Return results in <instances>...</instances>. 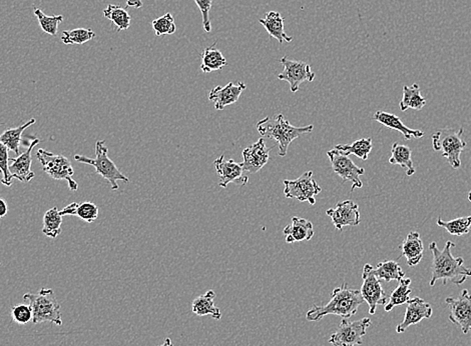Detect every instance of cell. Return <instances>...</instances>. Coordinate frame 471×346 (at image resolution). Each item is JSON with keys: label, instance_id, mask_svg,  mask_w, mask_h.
Segmentation results:
<instances>
[{"label": "cell", "instance_id": "obj_32", "mask_svg": "<svg viewBox=\"0 0 471 346\" xmlns=\"http://www.w3.org/2000/svg\"><path fill=\"white\" fill-rule=\"evenodd\" d=\"M334 148L344 156H349L350 154H354L358 158L367 161L373 148L372 139L369 137V139H358L350 144H337Z\"/></svg>", "mask_w": 471, "mask_h": 346}, {"label": "cell", "instance_id": "obj_12", "mask_svg": "<svg viewBox=\"0 0 471 346\" xmlns=\"http://www.w3.org/2000/svg\"><path fill=\"white\" fill-rule=\"evenodd\" d=\"M284 66V70L278 75L280 80H284L290 85V92L296 93L303 82H312L315 80V73L311 66L304 61L289 60L284 56L280 60Z\"/></svg>", "mask_w": 471, "mask_h": 346}, {"label": "cell", "instance_id": "obj_36", "mask_svg": "<svg viewBox=\"0 0 471 346\" xmlns=\"http://www.w3.org/2000/svg\"><path fill=\"white\" fill-rule=\"evenodd\" d=\"M95 38V33L90 28H75L73 31H65L61 33L60 39L65 45L68 44H83L88 43Z\"/></svg>", "mask_w": 471, "mask_h": 346}, {"label": "cell", "instance_id": "obj_38", "mask_svg": "<svg viewBox=\"0 0 471 346\" xmlns=\"http://www.w3.org/2000/svg\"><path fill=\"white\" fill-rule=\"evenodd\" d=\"M152 24H153L154 33L158 38L163 36H171L176 31L175 19L171 13H166L164 16L154 19Z\"/></svg>", "mask_w": 471, "mask_h": 346}, {"label": "cell", "instance_id": "obj_9", "mask_svg": "<svg viewBox=\"0 0 471 346\" xmlns=\"http://www.w3.org/2000/svg\"><path fill=\"white\" fill-rule=\"evenodd\" d=\"M283 184L286 198H292L301 202L308 201L310 205H315L316 196L322 191L317 181L313 178V171H306L300 178L294 180H284Z\"/></svg>", "mask_w": 471, "mask_h": 346}, {"label": "cell", "instance_id": "obj_29", "mask_svg": "<svg viewBox=\"0 0 471 346\" xmlns=\"http://www.w3.org/2000/svg\"><path fill=\"white\" fill-rule=\"evenodd\" d=\"M425 105L426 99L422 97L420 87L417 83H414L411 87L404 85L403 97L399 103L401 112L408 109L421 110Z\"/></svg>", "mask_w": 471, "mask_h": 346}, {"label": "cell", "instance_id": "obj_2", "mask_svg": "<svg viewBox=\"0 0 471 346\" xmlns=\"http://www.w3.org/2000/svg\"><path fill=\"white\" fill-rule=\"evenodd\" d=\"M364 303L361 292L357 289L348 287L347 283H343L336 287L331 293L330 301L325 306H314L306 313L308 321H319L326 315L340 316L342 318H350L357 313L358 308Z\"/></svg>", "mask_w": 471, "mask_h": 346}, {"label": "cell", "instance_id": "obj_15", "mask_svg": "<svg viewBox=\"0 0 471 346\" xmlns=\"http://www.w3.org/2000/svg\"><path fill=\"white\" fill-rule=\"evenodd\" d=\"M326 215L331 218L333 225L339 232L345 227H357L360 223L359 205L352 200L338 202L334 208L326 211Z\"/></svg>", "mask_w": 471, "mask_h": 346}, {"label": "cell", "instance_id": "obj_45", "mask_svg": "<svg viewBox=\"0 0 471 346\" xmlns=\"http://www.w3.org/2000/svg\"><path fill=\"white\" fill-rule=\"evenodd\" d=\"M467 198H468V200H470V202H471V190L470 191V193H468Z\"/></svg>", "mask_w": 471, "mask_h": 346}, {"label": "cell", "instance_id": "obj_16", "mask_svg": "<svg viewBox=\"0 0 471 346\" xmlns=\"http://www.w3.org/2000/svg\"><path fill=\"white\" fill-rule=\"evenodd\" d=\"M270 149L266 146L264 139H260L252 146L246 147L242 152L243 169L246 173H257L268 163Z\"/></svg>", "mask_w": 471, "mask_h": 346}, {"label": "cell", "instance_id": "obj_3", "mask_svg": "<svg viewBox=\"0 0 471 346\" xmlns=\"http://www.w3.org/2000/svg\"><path fill=\"white\" fill-rule=\"evenodd\" d=\"M313 129L312 124L304 127L293 126L282 114L266 117L257 124V130L260 136L273 139L278 144L279 156L281 157L286 156L292 141L303 134H310Z\"/></svg>", "mask_w": 471, "mask_h": 346}, {"label": "cell", "instance_id": "obj_8", "mask_svg": "<svg viewBox=\"0 0 471 346\" xmlns=\"http://www.w3.org/2000/svg\"><path fill=\"white\" fill-rule=\"evenodd\" d=\"M371 325V319L367 318L356 321L343 318L337 330L331 335L329 343L334 346L362 345L363 337L366 335L367 328Z\"/></svg>", "mask_w": 471, "mask_h": 346}, {"label": "cell", "instance_id": "obj_37", "mask_svg": "<svg viewBox=\"0 0 471 346\" xmlns=\"http://www.w3.org/2000/svg\"><path fill=\"white\" fill-rule=\"evenodd\" d=\"M34 16L38 18L39 26L43 29V33L56 36L58 26L63 21V16H48L39 9L34 11Z\"/></svg>", "mask_w": 471, "mask_h": 346}, {"label": "cell", "instance_id": "obj_43", "mask_svg": "<svg viewBox=\"0 0 471 346\" xmlns=\"http://www.w3.org/2000/svg\"><path fill=\"white\" fill-rule=\"evenodd\" d=\"M143 6L142 0H127V7H134V9H141Z\"/></svg>", "mask_w": 471, "mask_h": 346}, {"label": "cell", "instance_id": "obj_13", "mask_svg": "<svg viewBox=\"0 0 471 346\" xmlns=\"http://www.w3.org/2000/svg\"><path fill=\"white\" fill-rule=\"evenodd\" d=\"M450 306V320L453 325L460 326L463 335L471 333V294L467 289H463L458 298L450 296L445 299Z\"/></svg>", "mask_w": 471, "mask_h": 346}, {"label": "cell", "instance_id": "obj_4", "mask_svg": "<svg viewBox=\"0 0 471 346\" xmlns=\"http://www.w3.org/2000/svg\"><path fill=\"white\" fill-rule=\"evenodd\" d=\"M33 310L34 325L43 323H51L53 325H63V313L55 291L51 288H41L38 293H28L23 296Z\"/></svg>", "mask_w": 471, "mask_h": 346}, {"label": "cell", "instance_id": "obj_14", "mask_svg": "<svg viewBox=\"0 0 471 346\" xmlns=\"http://www.w3.org/2000/svg\"><path fill=\"white\" fill-rule=\"evenodd\" d=\"M216 171L219 178L220 188H226L230 183L246 185L249 178L245 175L242 163H236L234 159H226L224 154L214 161Z\"/></svg>", "mask_w": 471, "mask_h": 346}, {"label": "cell", "instance_id": "obj_1", "mask_svg": "<svg viewBox=\"0 0 471 346\" xmlns=\"http://www.w3.org/2000/svg\"><path fill=\"white\" fill-rule=\"evenodd\" d=\"M455 247V244L448 240L444 245V249H438L436 242L429 244V250L433 254V265H431V279L429 286H435L436 282L443 281V286L448 282L461 286L465 283L468 277H471V269L465 265L462 257H453L451 249Z\"/></svg>", "mask_w": 471, "mask_h": 346}, {"label": "cell", "instance_id": "obj_34", "mask_svg": "<svg viewBox=\"0 0 471 346\" xmlns=\"http://www.w3.org/2000/svg\"><path fill=\"white\" fill-rule=\"evenodd\" d=\"M63 215L58 207L51 208L43 217V233L50 238H56L61 232Z\"/></svg>", "mask_w": 471, "mask_h": 346}, {"label": "cell", "instance_id": "obj_19", "mask_svg": "<svg viewBox=\"0 0 471 346\" xmlns=\"http://www.w3.org/2000/svg\"><path fill=\"white\" fill-rule=\"evenodd\" d=\"M41 142L38 139H33V141L29 144L28 151L23 153L19 154L16 158H11V166H9V173L12 178L18 179L21 183H29L34 178L33 171H31V163H33V152L34 146H38Z\"/></svg>", "mask_w": 471, "mask_h": 346}, {"label": "cell", "instance_id": "obj_11", "mask_svg": "<svg viewBox=\"0 0 471 346\" xmlns=\"http://www.w3.org/2000/svg\"><path fill=\"white\" fill-rule=\"evenodd\" d=\"M371 264H367L363 267V283L360 289L363 299L369 306V313L371 315L376 313L379 306H385L388 301V296L382 287L381 282L373 274Z\"/></svg>", "mask_w": 471, "mask_h": 346}, {"label": "cell", "instance_id": "obj_18", "mask_svg": "<svg viewBox=\"0 0 471 346\" xmlns=\"http://www.w3.org/2000/svg\"><path fill=\"white\" fill-rule=\"evenodd\" d=\"M433 315V306L424 299L414 298L407 303L406 315L403 321L397 325L396 333H403L411 325H416L423 319H428Z\"/></svg>", "mask_w": 471, "mask_h": 346}, {"label": "cell", "instance_id": "obj_25", "mask_svg": "<svg viewBox=\"0 0 471 346\" xmlns=\"http://www.w3.org/2000/svg\"><path fill=\"white\" fill-rule=\"evenodd\" d=\"M60 212L63 217L75 215V217H80L85 222L92 223L99 217L100 210L99 206L95 203L85 201L82 203H70V205L65 206L63 210H60Z\"/></svg>", "mask_w": 471, "mask_h": 346}, {"label": "cell", "instance_id": "obj_42", "mask_svg": "<svg viewBox=\"0 0 471 346\" xmlns=\"http://www.w3.org/2000/svg\"><path fill=\"white\" fill-rule=\"evenodd\" d=\"M9 213V205L6 201L0 198V220H2Z\"/></svg>", "mask_w": 471, "mask_h": 346}, {"label": "cell", "instance_id": "obj_30", "mask_svg": "<svg viewBox=\"0 0 471 346\" xmlns=\"http://www.w3.org/2000/svg\"><path fill=\"white\" fill-rule=\"evenodd\" d=\"M34 124H36V119H29L28 122L21 125V126L6 129V131L0 134V142L4 144L9 151H14L16 156H18L21 154L22 134H23L24 130Z\"/></svg>", "mask_w": 471, "mask_h": 346}, {"label": "cell", "instance_id": "obj_44", "mask_svg": "<svg viewBox=\"0 0 471 346\" xmlns=\"http://www.w3.org/2000/svg\"><path fill=\"white\" fill-rule=\"evenodd\" d=\"M159 346H174L173 342H171V340L170 338H166V340H164V342L163 345H159Z\"/></svg>", "mask_w": 471, "mask_h": 346}, {"label": "cell", "instance_id": "obj_27", "mask_svg": "<svg viewBox=\"0 0 471 346\" xmlns=\"http://www.w3.org/2000/svg\"><path fill=\"white\" fill-rule=\"evenodd\" d=\"M372 272L380 281H400L406 277V272L403 271L398 262L394 261V260H384V261L379 262L375 269L373 267Z\"/></svg>", "mask_w": 471, "mask_h": 346}, {"label": "cell", "instance_id": "obj_26", "mask_svg": "<svg viewBox=\"0 0 471 346\" xmlns=\"http://www.w3.org/2000/svg\"><path fill=\"white\" fill-rule=\"evenodd\" d=\"M412 151L408 146L394 142L391 147V156L389 157V163L398 166L406 171L407 176L414 175L416 168L412 161Z\"/></svg>", "mask_w": 471, "mask_h": 346}, {"label": "cell", "instance_id": "obj_5", "mask_svg": "<svg viewBox=\"0 0 471 346\" xmlns=\"http://www.w3.org/2000/svg\"><path fill=\"white\" fill-rule=\"evenodd\" d=\"M463 131V127H446L438 130L433 136L434 151L441 152V156L448 159L453 169L460 168L461 153L466 147V142L462 139Z\"/></svg>", "mask_w": 471, "mask_h": 346}, {"label": "cell", "instance_id": "obj_10", "mask_svg": "<svg viewBox=\"0 0 471 346\" xmlns=\"http://www.w3.org/2000/svg\"><path fill=\"white\" fill-rule=\"evenodd\" d=\"M327 156L334 173L342 179L343 183L350 181L352 183L351 191L362 188L363 183L360 176L364 175V168L357 166L349 157L344 156L335 148L327 151Z\"/></svg>", "mask_w": 471, "mask_h": 346}, {"label": "cell", "instance_id": "obj_6", "mask_svg": "<svg viewBox=\"0 0 471 346\" xmlns=\"http://www.w3.org/2000/svg\"><path fill=\"white\" fill-rule=\"evenodd\" d=\"M75 161L78 163L88 164L95 168V173L102 176L110 183V188L112 190H119L117 181H124L125 183H129V178L121 173L117 168L114 161H110L109 157V148L105 146V141H97L95 142V158H90L88 156L75 154Z\"/></svg>", "mask_w": 471, "mask_h": 346}, {"label": "cell", "instance_id": "obj_41", "mask_svg": "<svg viewBox=\"0 0 471 346\" xmlns=\"http://www.w3.org/2000/svg\"><path fill=\"white\" fill-rule=\"evenodd\" d=\"M199 9L203 17V28L206 33H210L212 31V26L210 21V11L212 7L213 0H195Z\"/></svg>", "mask_w": 471, "mask_h": 346}, {"label": "cell", "instance_id": "obj_35", "mask_svg": "<svg viewBox=\"0 0 471 346\" xmlns=\"http://www.w3.org/2000/svg\"><path fill=\"white\" fill-rule=\"evenodd\" d=\"M438 227L444 228L450 234L455 237H462L468 234L471 232V215L470 217H463L455 218L450 222H443L440 217L438 220Z\"/></svg>", "mask_w": 471, "mask_h": 346}, {"label": "cell", "instance_id": "obj_33", "mask_svg": "<svg viewBox=\"0 0 471 346\" xmlns=\"http://www.w3.org/2000/svg\"><path fill=\"white\" fill-rule=\"evenodd\" d=\"M105 18L112 21L117 31H127L131 26L132 17L126 9L110 4L104 11Z\"/></svg>", "mask_w": 471, "mask_h": 346}, {"label": "cell", "instance_id": "obj_22", "mask_svg": "<svg viewBox=\"0 0 471 346\" xmlns=\"http://www.w3.org/2000/svg\"><path fill=\"white\" fill-rule=\"evenodd\" d=\"M402 256L406 257L408 266H416L423 257L424 247L420 233L411 232L408 233L404 242L400 245Z\"/></svg>", "mask_w": 471, "mask_h": 346}, {"label": "cell", "instance_id": "obj_31", "mask_svg": "<svg viewBox=\"0 0 471 346\" xmlns=\"http://www.w3.org/2000/svg\"><path fill=\"white\" fill-rule=\"evenodd\" d=\"M411 279H402L399 281V286L392 291L391 296L388 298V301L385 304V311L389 313L395 306H403V304L408 303L411 301Z\"/></svg>", "mask_w": 471, "mask_h": 346}, {"label": "cell", "instance_id": "obj_21", "mask_svg": "<svg viewBox=\"0 0 471 346\" xmlns=\"http://www.w3.org/2000/svg\"><path fill=\"white\" fill-rule=\"evenodd\" d=\"M373 119L375 121L379 122L380 124L387 127V129L396 130L400 132L406 141H411L412 139H419L424 136V132L418 129H411L407 127L401 119L395 114H389V112H375L373 115Z\"/></svg>", "mask_w": 471, "mask_h": 346}, {"label": "cell", "instance_id": "obj_28", "mask_svg": "<svg viewBox=\"0 0 471 346\" xmlns=\"http://www.w3.org/2000/svg\"><path fill=\"white\" fill-rule=\"evenodd\" d=\"M227 65L228 63L224 55L217 48V43H213L203 51L202 65H201V70L203 72L208 73L221 70Z\"/></svg>", "mask_w": 471, "mask_h": 346}, {"label": "cell", "instance_id": "obj_7", "mask_svg": "<svg viewBox=\"0 0 471 346\" xmlns=\"http://www.w3.org/2000/svg\"><path fill=\"white\" fill-rule=\"evenodd\" d=\"M36 157L43 166L44 173L48 174L51 178L55 180H66L70 190H78V184L73 178L75 171L72 163L65 156L41 148L36 152Z\"/></svg>", "mask_w": 471, "mask_h": 346}, {"label": "cell", "instance_id": "obj_17", "mask_svg": "<svg viewBox=\"0 0 471 346\" xmlns=\"http://www.w3.org/2000/svg\"><path fill=\"white\" fill-rule=\"evenodd\" d=\"M246 85L244 82H229L225 87H216L208 93V100L214 103L216 110H223L239 100Z\"/></svg>", "mask_w": 471, "mask_h": 346}, {"label": "cell", "instance_id": "obj_39", "mask_svg": "<svg viewBox=\"0 0 471 346\" xmlns=\"http://www.w3.org/2000/svg\"><path fill=\"white\" fill-rule=\"evenodd\" d=\"M11 318L17 325H24L33 321V310L29 304H18L11 308Z\"/></svg>", "mask_w": 471, "mask_h": 346}, {"label": "cell", "instance_id": "obj_24", "mask_svg": "<svg viewBox=\"0 0 471 346\" xmlns=\"http://www.w3.org/2000/svg\"><path fill=\"white\" fill-rule=\"evenodd\" d=\"M215 291H208L205 294L194 299L192 303L193 313L196 315L201 316V318L211 315L216 320H220L222 318V313H221L220 308L215 306Z\"/></svg>", "mask_w": 471, "mask_h": 346}, {"label": "cell", "instance_id": "obj_20", "mask_svg": "<svg viewBox=\"0 0 471 346\" xmlns=\"http://www.w3.org/2000/svg\"><path fill=\"white\" fill-rule=\"evenodd\" d=\"M287 244L311 240L315 234L313 223L305 218L292 217L290 225H287L283 230Z\"/></svg>", "mask_w": 471, "mask_h": 346}, {"label": "cell", "instance_id": "obj_23", "mask_svg": "<svg viewBox=\"0 0 471 346\" xmlns=\"http://www.w3.org/2000/svg\"><path fill=\"white\" fill-rule=\"evenodd\" d=\"M259 22L266 29L269 36L277 39L280 44L283 43L284 41L289 43L293 40V38L286 34L285 31H284V18L279 12H267L263 18L260 19Z\"/></svg>", "mask_w": 471, "mask_h": 346}, {"label": "cell", "instance_id": "obj_40", "mask_svg": "<svg viewBox=\"0 0 471 346\" xmlns=\"http://www.w3.org/2000/svg\"><path fill=\"white\" fill-rule=\"evenodd\" d=\"M9 148L4 144L0 142V173H2V184L11 188L12 178L11 173H9Z\"/></svg>", "mask_w": 471, "mask_h": 346}]
</instances>
